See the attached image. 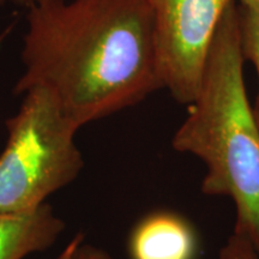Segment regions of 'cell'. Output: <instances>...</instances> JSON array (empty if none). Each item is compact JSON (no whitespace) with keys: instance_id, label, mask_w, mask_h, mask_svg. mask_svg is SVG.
I'll use <instances>...</instances> for the list:
<instances>
[{"instance_id":"6da1fadb","label":"cell","mask_w":259,"mask_h":259,"mask_svg":"<svg viewBox=\"0 0 259 259\" xmlns=\"http://www.w3.org/2000/svg\"><path fill=\"white\" fill-rule=\"evenodd\" d=\"M27 9L15 95L50 90L80 128L163 89L149 0H34Z\"/></svg>"},{"instance_id":"7a4b0ae2","label":"cell","mask_w":259,"mask_h":259,"mask_svg":"<svg viewBox=\"0 0 259 259\" xmlns=\"http://www.w3.org/2000/svg\"><path fill=\"white\" fill-rule=\"evenodd\" d=\"M236 2L216 31L199 89L171 139L178 153L204 162L202 193L231 198L235 234L259 253V126L244 80Z\"/></svg>"},{"instance_id":"3957f363","label":"cell","mask_w":259,"mask_h":259,"mask_svg":"<svg viewBox=\"0 0 259 259\" xmlns=\"http://www.w3.org/2000/svg\"><path fill=\"white\" fill-rule=\"evenodd\" d=\"M0 154V212H31L70 185L84 167L76 142L78 126L50 90L32 88L5 121Z\"/></svg>"},{"instance_id":"277c9868","label":"cell","mask_w":259,"mask_h":259,"mask_svg":"<svg viewBox=\"0 0 259 259\" xmlns=\"http://www.w3.org/2000/svg\"><path fill=\"white\" fill-rule=\"evenodd\" d=\"M236 0H149L163 89L189 106L226 10Z\"/></svg>"},{"instance_id":"5b68a950","label":"cell","mask_w":259,"mask_h":259,"mask_svg":"<svg viewBox=\"0 0 259 259\" xmlns=\"http://www.w3.org/2000/svg\"><path fill=\"white\" fill-rule=\"evenodd\" d=\"M130 259H197L199 238L180 213L157 210L141 219L130 233Z\"/></svg>"},{"instance_id":"8992f818","label":"cell","mask_w":259,"mask_h":259,"mask_svg":"<svg viewBox=\"0 0 259 259\" xmlns=\"http://www.w3.org/2000/svg\"><path fill=\"white\" fill-rule=\"evenodd\" d=\"M65 229V222L50 204L31 212H0V259H23L52 247Z\"/></svg>"},{"instance_id":"52a82bcc","label":"cell","mask_w":259,"mask_h":259,"mask_svg":"<svg viewBox=\"0 0 259 259\" xmlns=\"http://www.w3.org/2000/svg\"><path fill=\"white\" fill-rule=\"evenodd\" d=\"M239 10V37L244 60H250L254 65L259 80V15L251 10L238 5ZM255 120L259 126V90L253 106Z\"/></svg>"},{"instance_id":"ba28073f","label":"cell","mask_w":259,"mask_h":259,"mask_svg":"<svg viewBox=\"0 0 259 259\" xmlns=\"http://www.w3.org/2000/svg\"><path fill=\"white\" fill-rule=\"evenodd\" d=\"M219 259H259V253L247 239L233 233L220 250Z\"/></svg>"},{"instance_id":"9c48e42d","label":"cell","mask_w":259,"mask_h":259,"mask_svg":"<svg viewBox=\"0 0 259 259\" xmlns=\"http://www.w3.org/2000/svg\"><path fill=\"white\" fill-rule=\"evenodd\" d=\"M72 259H113L112 255L103 248L93 245H79Z\"/></svg>"},{"instance_id":"30bf717a","label":"cell","mask_w":259,"mask_h":259,"mask_svg":"<svg viewBox=\"0 0 259 259\" xmlns=\"http://www.w3.org/2000/svg\"><path fill=\"white\" fill-rule=\"evenodd\" d=\"M83 234L82 233H79V234H77L74 238L71 240L69 244L66 245V247L64 248L63 251H61V253L58 255L57 259H72L74 253H76L77 248L79 247V245L83 242Z\"/></svg>"},{"instance_id":"8fae6325","label":"cell","mask_w":259,"mask_h":259,"mask_svg":"<svg viewBox=\"0 0 259 259\" xmlns=\"http://www.w3.org/2000/svg\"><path fill=\"white\" fill-rule=\"evenodd\" d=\"M239 3L242 8L251 10L259 15V0H239Z\"/></svg>"},{"instance_id":"7c38bea8","label":"cell","mask_w":259,"mask_h":259,"mask_svg":"<svg viewBox=\"0 0 259 259\" xmlns=\"http://www.w3.org/2000/svg\"><path fill=\"white\" fill-rule=\"evenodd\" d=\"M32 2H34V0H0V8L6 4H15V5H21V6H24V8H28Z\"/></svg>"}]
</instances>
